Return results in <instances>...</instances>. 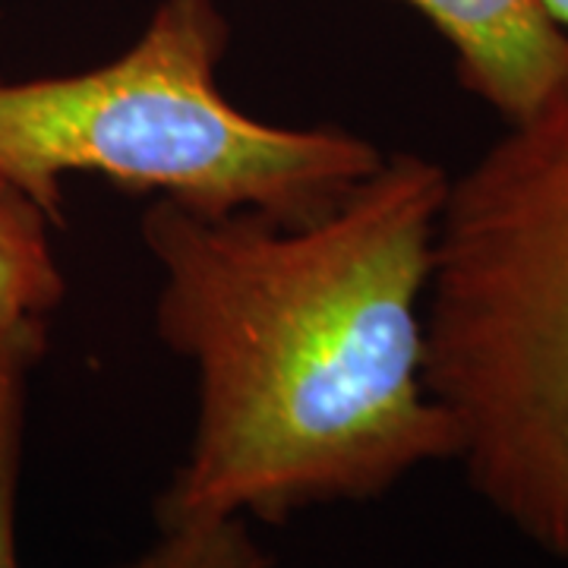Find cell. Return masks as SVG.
<instances>
[{
  "label": "cell",
  "mask_w": 568,
  "mask_h": 568,
  "mask_svg": "<svg viewBox=\"0 0 568 568\" xmlns=\"http://www.w3.org/2000/svg\"><path fill=\"white\" fill-rule=\"evenodd\" d=\"M446 190L443 164L398 152L316 222L205 219L168 200L142 212L162 272L155 332L196 373L193 443L155 503L159 530L278 525L458 458L424 376Z\"/></svg>",
  "instance_id": "obj_1"
},
{
  "label": "cell",
  "mask_w": 568,
  "mask_h": 568,
  "mask_svg": "<svg viewBox=\"0 0 568 568\" xmlns=\"http://www.w3.org/2000/svg\"><path fill=\"white\" fill-rule=\"evenodd\" d=\"M429 395L467 484L568 559V85L448 178L424 304Z\"/></svg>",
  "instance_id": "obj_2"
},
{
  "label": "cell",
  "mask_w": 568,
  "mask_h": 568,
  "mask_svg": "<svg viewBox=\"0 0 568 568\" xmlns=\"http://www.w3.org/2000/svg\"><path fill=\"white\" fill-rule=\"evenodd\" d=\"M231 29L215 0H162L118 58L80 73L0 77V183L63 224V181L99 174L193 215L306 224L383 164L345 126H282L219 85Z\"/></svg>",
  "instance_id": "obj_3"
},
{
  "label": "cell",
  "mask_w": 568,
  "mask_h": 568,
  "mask_svg": "<svg viewBox=\"0 0 568 568\" xmlns=\"http://www.w3.org/2000/svg\"><path fill=\"white\" fill-rule=\"evenodd\" d=\"M452 44L458 82L506 123L568 85V32L544 0H405Z\"/></svg>",
  "instance_id": "obj_4"
},
{
  "label": "cell",
  "mask_w": 568,
  "mask_h": 568,
  "mask_svg": "<svg viewBox=\"0 0 568 568\" xmlns=\"http://www.w3.org/2000/svg\"><path fill=\"white\" fill-rule=\"evenodd\" d=\"M54 224L13 186L0 183V323L51 320L67 275L54 253Z\"/></svg>",
  "instance_id": "obj_5"
},
{
  "label": "cell",
  "mask_w": 568,
  "mask_h": 568,
  "mask_svg": "<svg viewBox=\"0 0 568 568\" xmlns=\"http://www.w3.org/2000/svg\"><path fill=\"white\" fill-rule=\"evenodd\" d=\"M48 351L44 320L0 323V568L17 559V493H20L26 417L32 373Z\"/></svg>",
  "instance_id": "obj_6"
},
{
  "label": "cell",
  "mask_w": 568,
  "mask_h": 568,
  "mask_svg": "<svg viewBox=\"0 0 568 568\" xmlns=\"http://www.w3.org/2000/svg\"><path fill=\"white\" fill-rule=\"evenodd\" d=\"M123 568H272L246 518L190 521L162 530V540Z\"/></svg>",
  "instance_id": "obj_7"
},
{
  "label": "cell",
  "mask_w": 568,
  "mask_h": 568,
  "mask_svg": "<svg viewBox=\"0 0 568 568\" xmlns=\"http://www.w3.org/2000/svg\"><path fill=\"white\" fill-rule=\"evenodd\" d=\"M544 7H547V13L552 17V22L562 26L568 32V0H544Z\"/></svg>",
  "instance_id": "obj_8"
},
{
  "label": "cell",
  "mask_w": 568,
  "mask_h": 568,
  "mask_svg": "<svg viewBox=\"0 0 568 568\" xmlns=\"http://www.w3.org/2000/svg\"><path fill=\"white\" fill-rule=\"evenodd\" d=\"M566 568H568V559H566Z\"/></svg>",
  "instance_id": "obj_9"
}]
</instances>
